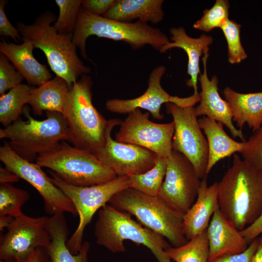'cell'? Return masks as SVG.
<instances>
[{"label": "cell", "mask_w": 262, "mask_h": 262, "mask_svg": "<svg viewBox=\"0 0 262 262\" xmlns=\"http://www.w3.org/2000/svg\"><path fill=\"white\" fill-rule=\"evenodd\" d=\"M219 208L238 230L262 213V171L235 153L231 166L218 182Z\"/></svg>", "instance_id": "obj_1"}, {"label": "cell", "mask_w": 262, "mask_h": 262, "mask_svg": "<svg viewBox=\"0 0 262 262\" xmlns=\"http://www.w3.org/2000/svg\"><path fill=\"white\" fill-rule=\"evenodd\" d=\"M55 20V15L47 11L32 24L18 23L17 29L23 41H30L34 48L44 52L51 69L66 80L70 88L79 77L89 73L91 69L79 58L73 34L60 33L51 25Z\"/></svg>", "instance_id": "obj_2"}, {"label": "cell", "mask_w": 262, "mask_h": 262, "mask_svg": "<svg viewBox=\"0 0 262 262\" xmlns=\"http://www.w3.org/2000/svg\"><path fill=\"white\" fill-rule=\"evenodd\" d=\"M92 83L90 76H81L69 88L62 114L67 123L69 142L95 155L105 143L109 120L93 104Z\"/></svg>", "instance_id": "obj_3"}, {"label": "cell", "mask_w": 262, "mask_h": 262, "mask_svg": "<svg viewBox=\"0 0 262 262\" xmlns=\"http://www.w3.org/2000/svg\"><path fill=\"white\" fill-rule=\"evenodd\" d=\"M94 234L97 243L112 252H124V242L130 240L148 248L158 262H172L165 252L171 246L163 236L109 204L98 211Z\"/></svg>", "instance_id": "obj_4"}, {"label": "cell", "mask_w": 262, "mask_h": 262, "mask_svg": "<svg viewBox=\"0 0 262 262\" xmlns=\"http://www.w3.org/2000/svg\"><path fill=\"white\" fill-rule=\"evenodd\" d=\"M91 35L123 41L133 49L149 45L160 50L169 42L165 33L158 28L150 26L147 23L141 21L131 23L110 19L90 13L82 6L78 13L72 41L85 59H88L85 50L86 42Z\"/></svg>", "instance_id": "obj_5"}, {"label": "cell", "mask_w": 262, "mask_h": 262, "mask_svg": "<svg viewBox=\"0 0 262 262\" xmlns=\"http://www.w3.org/2000/svg\"><path fill=\"white\" fill-rule=\"evenodd\" d=\"M23 114L27 121L20 118L0 129V138L8 139L10 147L22 158L32 162L61 142H69L67 123L62 113L47 111L46 119L37 120L25 106Z\"/></svg>", "instance_id": "obj_6"}, {"label": "cell", "mask_w": 262, "mask_h": 262, "mask_svg": "<svg viewBox=\"0 0 262 262\" xmlns=\"http://www.w3.org/2000/svg\"><path fill=\"white\" fill-rule=\"evenodd\" d=\"M108 203L134 215L142 225L165 238L172 247H180L189 241L183 232L184 214L157 196L129 187L115 195Z\"/></svg>", "instance_id": "obj_7"}, {"label": "cell", "mask_w": 262, "mask_h": 262, "mask_svg": "<svg viewBox=\"0 0 262 262\" xmlns=\"http://www.w3.org/2000/svg\"><path fill=\"white\" fill-rule=\"evenodd\" d=\"M35 163L53 171L66 182L77 186L99 184L118 177L95 155L70 146L66 141L38 155Z\"/></svg>", "instance_id": "obj_8"}, {"label": "cell", "mask_w": 262, "mask_h": 262, "mask_svg": "<svg viewBox=\"0 0 262 262\" xmlns=\"http://www.w3.org/2000/svg\"><path fill=\"white\" fill-rule=\"evenodd\" d=\"M52 182L71 200L79 217L78 227L68 239L66 246L73 254H77L82 244L84 229L94 214L107 204L116 194L130 187L128 176H118L110 181L90 186L68 184L53 171L49 170Z\"/></svg>", "instance_id": "obj_9"}, {"label": "cell", "mask_w": 262, "mask_h": 262, "mask_svg": "<svg viewBox=\"0 0 262 262\" xmlns=\"http://www.w3.org/2000/svg\"><path fill=\"white\" fill-rule=\"evenodd\" d=\"M0 160L5 168L33 186L42 196L45 211L53 215L69 213L77 216V211L71 200L56 186L36 163L22 158L5 142L0 147Z\"/></svg>", "instance_id": "obj_10"}, {"label": "cell", "mask_w": 262, "mask_h": 262, "mask_svg": "<svg viewBox=\"0 0 262 262\" xmlns=\"http://www.w3.org/2000/svg\"><path fill=\"white\" fill-rule=\"evenodd\" d=\"M166 108L174 124L172 150L187 158L201 180L207 178L208 144L198 124L194 106L182 107L168 103Z\"/></svg>", "instance_id": "obj_11"}, {"label": "cell", "mask_w": 262, "mask_h": 262, "mask_svg": "<svg viewBox=\"0 0 262 262\" xmlns=\"http://www.w3.org/2000/svg\"><path fill=\"white\" fill-rule=\"evenodd\" d=\"M166 161L164 180L157 197L184 214L197 198L201 179L191 163L181 153L173 150Z\"/></svg>", "instance_id": "obj_12"}, {"label": "cell", "mask_w": 262, "mask_h": 262, "mask_svg": "<svg viewBox=\"0 0 262 262\" xmlns=\"http://www.w3.org/2000/svg\"><path fill=\"white\" fill-rule=\"evenodd\" d=\"M49 218L30 217L23 213L14 217L0 239V260L22 262L37 248L47 249L50 243L46 229Z\"/></svg>", "instance_id": "obj_13"}, {"label": "cell", "mask_w": 262, "mask_h": 262, "mask_svg": "<svg viewBox=\"0 0 262 262\" xmlns=\"http://www.w3.org/2000/svg\"><path fill=\"white\" fill-rule=\"evenodd\" d=\"M149 112L143 113L140 109L129 113L120 125L116 141L144 147L166 159L173 150L174 122L156 123L149 119Z\"/></svg>", "instance_id": "obj_14"}, {"label": "cell", "mask_w": 262, "mask_h": 262, "mask_svg": "<svg viewBox=\"0 0 262 262\" xmlns=\"http://www.w3.org/2000/svg\"><path fill=\"white\" fill-rule=\"evenodd\" d=\"M121 123L119 119L109 120L105 143L95 155L117 176L140 174L148 171L154 165L158 155L144 147L114 140L111 136L112 130Z\"/></svg>", "instance_id": "obj_15"}, {"label": "cell", "mask_w": 262, "mask_h": 262, "mask_svg": "<svg viewBox=\"0 0 262 262\" xmlns=\"http://www.w3.org/2000/svg\"><path fill=\"white\" fill-rule=\"evenodd\" d=\"M164 66L155 68L150 73L148 87L140 96L129 99H110L106 101V109L109 112L119 114H129L136 109L142 108L150 113L152 117L161 120L164 115L161 108L164 103H172L182 107L194 106L199 101V94L187 97L180 98L168 94L162 87L161 79L165 71Z\"/></svg>", "instance_id": "obj_16"}, {"label": "cell", "mask_w": 262, "mask_h": 262, "mask_svg": "<svg viewBox=\"0 0 262 262\" xmlns=\"http://www.w3.org/2000/svg\"><path fill=\"white\" fill-rule=\"evenodd\" d=\"M209 48L204 52L202 57L203 72L200 74L199 81L201 91L199 93L200 104L194 108L196 116L205 115L225 125L234 138L239 137L242 142L246 141L242 130L237 129L233 124L231 109L228 102L223 100L218 93V80L216 76L209 79L207 72V62Z\"/></svg>", "instance_id": "obj_17"}, {"label": "cell", "mask_w": 262, "mask_h": 262, "mask_svg": "<svg viewBox=\"0 0 262 262\" xmlns=\"http://www.w3.org/2000/svg\"><path fill=\"white\" fill-rule=\"evenodd\" d=\"M209 244V260L224 255L241 253L248 243L218 208L213 214L206 229Z\"/></svg>", "instance_id": "obj_18"}, {"label": "cell", "mask_w": 262, "mask_h": 262, "mask_svg": "<svg viewBox=\"0 0 262 262\" xmlns=\"http://www.w3.org/2000/svg\"><path fill=\"white\" fill-rule=\"evenodd\" d=\"M218 208V182L208 186L207 178L202 179L195 202L183 215V232L188 241L206 230Z\"/></svg>", "instance_id": "obj_19"}, {"label": "cell", "mask_w": 262, "mask_h": 262, "mask_svg": "<svg viewBox=\"0 0 262 262\" xmlns=\"http://www.w3.org/2000/svg\"><path fill=\"white\" fill-rule=\"evenodd\" d=\"M21 44L8 43L4 40L0 42V53L4 54L11 61L30 85L40 86L52 78L46 65L35 59L33 55L34 49L28 41Z\"/></svg>", "instance_id": "obj_20"}, {"label": "cell", "mask_w": 262, "mask_h": 262, "mask_svg": "<svg viewBox=\"0 0 262 262\" xmlns=\"http://www.w3.org/2000/svg\"><path fill=\"white\" fill-rule=\"evenodd\" d=\"M169 32L172 42H167L159 51L161 53H164L173 48H178L186 52L188 58L187 73L190 76V79L186 82V84L193 88L194 94L198 95L197 83L198 74H200V58L212 44L213 38L204 34L198 38L191 37L187 35L182 27L172 28L170 29Z\"/></svg>", "instance_id": "obj_21"}, {"label": "cell", "mask_w": 262, "mask_h": 262, "mask_svg": "<svg viewBox=\"0 0 262 262\" xmlns=\"http://www.w3.org/2000/svg\"><path fill=\"white\" fill-rule=\"evenodd\" d=\"M46 229L50 237V243L46 250L52 262H88V242H83L79 252L75 255L70 251L66 246L69 229L64 213L49 217Z\"/></svg>", "instance_id": "obj_22"}, {"label": "cell", "mask_w": 262, "mask_h": 262, "mask_svg": "<svg viewBox=\"0 0 262 262\" xmlns=\"http://www.w3.org/2000/svg\"><path fill=\"white\" fill-rule=\"evenodd\" d=\"M198 124L206 136L209 155L206 170L208 176L212 168L220 160L236 152L242 153L245 142H239L230 137L225 132L223 124L204 116L198 120Z\"/></svg>", "instance_id": "obj_23"}, {"label": "cell", "mask_w": 262, "mask_h": 262, "mask_svg": "<svg viewBox=\"0 0 262 262\" xmlns=\"http://www.w3.org/2000/svg\"><path fill=\"white\" fill-rule=\"evenodd\" d=\"M231 109L232 121L239 129L247 124L254 132L262 125V92L243 94L229 87L223 91Z\"/></svg>", "instance_id": "obj_24"}, {"label": "cell", "mask_w": 262, "mask_h": 262, "mask_svg": "<svg viewBox=\"0 0 262 262\" xmlns=\"http://www.w3.org/2000/svg\"><path fill=\"white\" fill-rule=\"evenodd\" d=\"M163 0H117L103 16L106 18L129 22L135 19L147 23H157L164 17Z\"/></svg>", "instance_id": "obj_25"}, {"label": "cell", "mask_w": 262, "mask_h": 262, "mask_svg": "<svg viewBox=\"0 0 262 262\" xmlns=\"http://www.w3.org/2000/svg\"><path fill=\"white\" fill-rule=\"evenodd\" d=\"M69 87L66 80L56 76L37 88L33 87L28 104L34 115L44 111L63 113Z\"/></svg>", "instance_id": "obj_26"}, {"label": "cell", "mask_w": 262, "mask_h": 262, "mask_svg": "<svg viewBox=\"0 0 262 262\" xmlns=\"http://www.w3.org/2000/svg\"><path fill=\"white\" fill-rule=\"evenodd\" d=\"M33 87L20 84L0 97V122L6 127L20 118Z\"/></svg>", "instance_id": "obj_27"}, {"label": "cell", "mask_w": 262, "mask_h": 262, "mask_svg": "<svg viewBox=\"0 0 262 262\" xmlns=\"http://www.w3.org/2000/svg\"><path fill=\"white\" fill-rule=\"evenodd\" d=\"M166 167V159L158 156L151 169L142 174L128 176L130 187L146 195L157 196L165 178Z\"/></svg>", "instance_id": "obj_28"}, {"label": "cell", "mask_w": 262, "mask_h": 262, "mask_svg": "<svg viewBox=\"0 0 262 262\" xmlns=\"http://www.w3.org/2000/svg\"><path fill=\"white\" fill-rule=\"evenodd\" d=\"M165 252L175 262H208L209 244L206 230L180 247L170 246Z\"/></svg>", "instance_id": "obj_29"}, {"label": "cell", "mask_w": 262, "mask_h": 262, "mask_svg": "<svg viewBox=\"0 0 262 262\" xmlns=\"http://www.w3.org/2000/svg\"><path fill=\"white\" fill-rule=\"evenodd\" d=\"M29 193L10 183L0 184V216L16 217L23 213L22 206L30 199Z\"/></svg>", "instance_id": "obj_30"}, {"label": "cell", "mask_w": 262, "mask_h": 262, "mask_svg": "<svg viewBox=\"0 0 262 262\" xmlns=\"http://www.w3.org/2000/svg\"><path fill=\"white\" fill-rule=\"evenodd\" d=\"M55 2L59 7V14L53 26L60 33L73 34L82 0H56Z\"/></svg>", "instance_id": "obj_31"}, {"label": "cell", "mask_w": 262, "mask_h": 262, "mask_svg": "<svg viewBox=\"0 0 262 262\" xmlns=\"http://www.w3.org/2000/svg\"><path fill=\"white\" fill-rule=\"evenodd\" d=\"M221 29L228 44V61L231 64H239L247 57L240 38L241 25L227 19Z\"/></svg>", "instance_id": "obj_32"}, {"label": "cell", "mask_w": 262, "mask_h": 262, "mask_svg": "<svg viewBox=\"0 0 262 262\" xmlns=\"http://www.w3.org/2000/svg\"><path fill=\"white\" fill-rule=\"evenodd\" d=\"M229 8L228 0H217L211 8L204 11L202 17L194 23L193 27L205 32L220 28L229 18Z\"/></svg>", "instance_id": "obj_33"}, {"label": "cell", "mask_w": 262, "mask_h": 262, "mask_svg": "<svg viewBox=\"0 0 262 262\" xmlns=\"http://www.w3.org/2000/svg\"><path fill=\"white\" fill-rule=\"evenodd\" d=\"M24 79L8 58L0 53V95L21 84Z\"/></svg>", "instance_id": "obj_34"}, {"label": "cell", "mask_w": 262, "mask_h": 262, "mask_svg": "<svg viewBox=\"0 0 262 262\" xmlns=\"http://www.w3.org/2000/svg\"><path fill=\"white\" fill-rule=\"evenodd\" d=\"M243 159L262 171V125L245 142Z\"/></svg>", "instance_id": "obj_35"}, {"label": "cell", "mask_w": 262, "mask_h": 262, "mask_svg": "<svg viewBox=\"0 0 262 262\" xmlns=\"http://www.w3.org/2000/svg\"><path fill=\"white\" fill-rule=\"evenodd\" d=\"M258 244V237L249 244L246 250L241 253L222 256L208 260V262H251Z\"/></svg>", "instance_id": "obj_36"}, {"label": "cell", "mask_w": 262, "mask_h": 262, "mask_svg": "<svg viewBox=\"0 0 262 262\" xmlns=\"http://www.w3.org/2000/svg\"><path fill=\"white\" fill-rule=\"evenodd\" d=\"M6 0H0V35L6 37H10L16 42L22 40L18 29L14 27L8 20L4 11Z\"/></svg>", "instance_id": "obj_37"}, {"label": "cell", "mask_w": 262, "mask_h": 262, "mask_svg": "<svg viewBox=\"0 0 262 262\" xmlns=\"http://www.w3.org/2000/svg\"><path fill=\"white\" fill-rule=\"evenodd\" d=\"M115 1V0H82V6L90 13L101 16L107 12Z\"/></svg>", "instance_id": "obj_38"}, {"label": "cell", "mask_w": 262, "mask_h": 262, "mask_svg": "<svg viewBox=\"0 0 262 262\" xmlns=\"http://www.w3.org/2000/svg\"><path fill=\"white\" fill-rule=\"evenodd\" d=\"M248 244L262 233V213L252 224L240 231Z\"/></svg>", "instance_id": "obj_39"}, {"label": "cell", "mask_w": 262, "mask_h": 262, "mask_svg": "<svg viewBox=\"0 0 262 262\" xmlns=\"http://www.w3.org/2000/svg\"><path fill=\"white\" fill-rule=\"evenodd\" d=\"M12 262H17L13 261ZM22 262H52L46 249L39 247L31 255Z\"/></svg>", "instance_id": "obj_40"}, {"label": "cell", "mask_w": 262, "mask_h": 262, "mask_svg": "<svg viewBox=\"0 0 262 262\" xmlns=\"http://www.w3.org/2000/svg\"><path fill=\"white\" fill-rule=\"evenodd\" d=\"M20 178L6 168L0 167V184L17 182Z\"/></svg>", "instance_id": "obj_41"}, {"label": "cell", "mask_w": 262, "mask_h": 262, "mask_svg": "<svg viewBox=\"0 0 262 262\" xmlns=\"http://www.w3.org/2000/svg\"><path fill=\"white\" fill-rule=\"evenodd\" d=\"M259 244L251 262H262V236L258 237Z\"/></svg>", "instance_id": "obj_42"}, {"label": "cell", "mask_w": 262, "mask_h": 262, "mask_svg": "<svg viewBox=\"0 0 262 262\" xmlns=\"http://www.w3.org/2000/svg\"><path fill=\"white\" fill-rule=\"evenodd\" d=\"M14 217L10 215L0 216V230L2 231L5 228H7L13 221Z\"/></svg>", "instance_id": "obj_43"}, {"label": "cell", "mask_w": 262, "mask_h": 262, "mask_svg": "<svg viewBox=\"0 0 262 262\" xmlns=\"http://www.w3.org/2000/svg\"><path fill=\"white\" fill-rule=\"evenodd\" d=\"M13 261H2V260H0V262H12Z\"/></svg>", "instance_id": "obj_44"}]
</instances>
